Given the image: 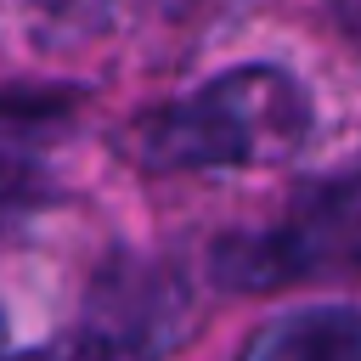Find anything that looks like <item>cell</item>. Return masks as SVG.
<instances>
[{
	"instance_id": "1",
	"label": "cell",
	"mask_w": 361,
	"mask_h": 361,
	"mask_svg": "<svg viewBox=\"0 0 361 361\" xmlns=\"http://www.w3.org/2000/svg\"><path fill=\"white\" fill-rule=\"evenodd\" d=\"M310 135V96L293 73L248 62L214 73L186 102H169L135 124V158L158 175L192 169H271Z\"/></svg>"
},
{
	"instance_id": "2",
	"label": "cell",
	"mask_w": 361,
	"mask_h": 361,
	"mask_svg": "<svg viewBox=\"0 0 361 361\" xmlns=\"http://www.w3.org/2000/svg\"><path fill=\"white\" fill-rule=\"evenodd\" d=\"M209 271L231 293L361 276V164L299 186L265 226L220 237Z\"/></svg>"
},
{
	"instance_id": "3",
	"label": "cell",
	"mask_w": 361,
	"mask_h": 361,
	"mask_svg": "<svg viewBox=\"0 0 361 361\" xmlns=\"http://www.w3.org/2000/svg\"><path fill=\"white\" fill-rule=\"evenodd\" d=\"M259 361H361V310H305L265 338Z\"/></svg>"
},
{
	"instance_id": "4",
	"label": "cell",
	"mask_w": 361,
	"mask_h": 361,
	"mask_svg": "<svg viewBox=\"0 0 361 361\" xmlns=\"http://www.w3.org/2000/svg\"><path fill=\"white\" fill-rule=\"evenodd\" d=\"M0 361H113L102 333H62L51 344H34L23 355H6V327H0Z\"/></svg>"
},
{
	"instance_id": "5",
	"label": "cell",
	"mask_w": 361,
	"mask_h": 361,
	"mask_svg": "<svg viewBox=\"0 0 361 361\" xmlns=\"http://www.w3.org/2000/svg\"><path fill=\"white\" fill-rule=\"evenodd\" d=\"M34 180H39V169H34L11 141H0V220H6V214H17V209L28 203Z\"/></svg>"
},
{
	"instance_id": "6",
	"label": "cell",
	"mask_w": 361,
	"mask_h": 361,
	"mask_svg": "<svg viewBox=\"0 0 361 361\" xmlns=\"http://www.w3.org/2000/svg\"><path fill=\"white\" fill-rule=\"evenodd\" d=\"M333 17H338V28H344V39L361 45V0H333Z\"/></svg>"
}]
</instances>
